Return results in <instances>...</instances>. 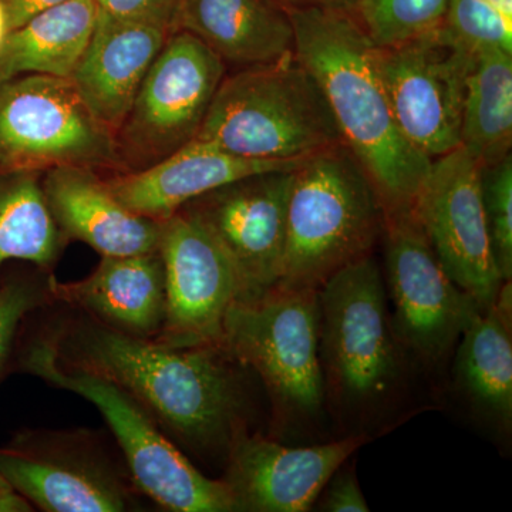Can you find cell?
<instances>
[{
  "label": "cell",
  "mask_w": 512,
  "mask_h": 512,
  "mask_svg": "<svg viewBox=\"0 0 512 512\" xmlns=\"http://www.w3.org/2000/svg\"><path fill=\"white\" fill-rule=\"evenodd\" d=\"M64 366L116 383L194 450L222 453L248 431L239 363L222 345L173 346L84 322L55 343Z\"/></svg>",
  "instance_id": "cell-1"
},
{
  "label": "cell",
  "mask_w": 512,
  "mask_h": 512,
  "mask_svg": "<svg viewBox=\"0 0 512 512\" xmlns=\"http://www.w3.org/2000/svg\"><path fill=\"white\" fill-rule=\"evenodd\" d=\"M319 360L326 410L338 437H382L416 416L417 372L390 320L383 272L372 256L318 292Z\"/></svg>",
  "instance_id": "cell-2"
},
{
  "label": "cell",
  "mask_w": 512,
  "mask_h": 512,
  "mask_svg": "<svg viewBox=\"0 0 512 512\" xmlns=\"http://www.w3.org/2000/svg\"><path fill=\"white\" fill-rule=\"evenodd\" d=\"M293 53L328 101L343 144L375 185L386 215L410 214L431 167L394 119L377 46L353 13L288 9Z\"/></svg>",
  "instance_id": "cell-3"
},
{
  "label": "cell",
  "mask_w": 512,
  "mask_h": 512,
  "mask_svg": "<svg viewBox=\"0 0 512 512\" xmlns=\"http://www.w3.org/2000/svg\"><path fill=\"white\" fill-rule=\"evenodd\" d=\"M315 289L276 285L229 309L221 345L254 370L271 403L272 439L312 444L330 423L319 360Z\"/></svg>",
  "instance_id": "cell-4"
},
{
  "label": "cell",
  "mask_w": 512,
  "mask_h": 512,
  "mask_svg": "<svg viewBox=\"0 0 512 512\" xmlns=\"http://www.w3.org/2000/svg\"><path fill=\"white\" fill-rule=\"evenodd\" d=\"M384 220L375 185L345 144L306 158L293 170L278 285L319 291L346 266L372 256Z\"/></svg>",
  "instance_id": "cell-5"
},
{
  "label": "cell",
  "mask_w": 512,
  "mask_h": 512,
  "mask_svg": "<svg viewBox=\"0 0 512 512\" xmlns=\"http://www.w3.org/2000/svg\"><path fill=\"white\" fill-rule=\"evenodd\" d=\"M194 140L271 161L303 160L343 143L319 84L295 53L224 77Z\"/></svg>",
  "instance_id": "cell-6"
},
{
  "label": "cell",
  "mask_w": 512,
  "mask_h": 512,
  "mask_svg": "<svg viewBox=\"0 0 512 512\" xmlns=\"http://www.w3.org/2000/svg\"><path fill=\"white\" fill-rule=\"evenodd\" d=\"M28 372L93 403L119 441L137 487L168 511L234 512L224 480H212L164 436L158 421L116 383L64 366L55 342H37L25 357Z\"/></svg>",
  "instance_id": "cell-7"
},
{
  "label": "cell",
  "mask_w": 512,
  "mask_h": 512,
  "mask_svg": "<svg viewBox=\"0 0 512 512\" xmlns=\"http://www.w3.org/2000/svg\"><path fill=\"white\" fill-rule=\"evenodd\" d=\"M382 239L394 335L420 375H436L484 311L444 271L412 212L386 215Z\"/></svg>",
  "instance_id": "cell-8"
},
{
  "label": "cell",
  "mask_w": 512,
  "mask_h": 512,
  "mask_svg": "<svg viewBox=\"0 0 512 512\" xmlns=\"http://www.w3.org/2000/svg\"><path fill=\"white\" fill-rule=\"evenodd\" d=\"M63 165L119 167L116 136L94 119L72 79L25 74L0 82V174Z\"/></svg>",
  "instance_id": "cell-9"
},
{
  "label": "cell",
  "mask_w": 512,
  "mask_h": 512,
  "mask_svg": "<svg viewBox=\"0 0 512 512\" xmlns=\"http://www.w3.org/2000/svg\"><path fill=\"white\" fill-rule=\"evenodd\" d=\"M225 77V62L200 39L173 32L116 134L121 167L141 170L197 136Z\"/></svg>",
  "instance_id": "cell-10"
},
{
  "label": "cell",
  "mask_w": 512,
  "mask_h": 512,
  "mask_svg": "<svg viewBox=\"0 0 512 512\" xmlns=\"http://www.w3.org/2000/svg\"><path fill=\"white\" fill-rule=\"evenodd\" d=\"M471 60L440 28L403 45L377 46V66L397 126L431 161L461 146Z\"/></svg>",
  "instance_id": "cell-11"
},
{
  "label": "cell",
  "mask_w": 512,
  "mask_h": 512,
  "mask_svg": "<svg viewBox=\"0 0 512 512\" xmlns=\"http://www.w3.org/2000/svg\"><path fill=\"white\" fill-rule=\"evenodd\" d=\"M481 168L461 146L431 161L412 214L447 275L487 311L504 281L485 221Z\"/></svg>",
  "instance_id": "cell-12"
},
{
  "label": "cell",
  "mask_w": 512,
  "mask_h": 512,
  "mask_svg": "<svg viewBox=\"0 0 512 512\" xmlns=\"http://www.w3.org/2000/svg\"><path fill=\"white\" fill-rule=\"evenodd\" d=\"M165 320L156 340L173 346L221 345L239 281L231 259L187 208L161 221Z\"/></svg>",
  "instance_id": "cell-13"
},
{
  "label": "cell",
  "mask_w": 512,
  "mask_h": 512,
  "mask_svg": "<svg viewBox=\"0 0 512 512\" xmlns=\"http://www.w3.org/2000/svg\"><path fill=\"white\" fill-rule=\"evenodd\" d=\"M292 178L293 170L251 175L183 207L204 222L227 252L238 276V301L258 298L281 281Z\"/></svg>",
  "instance_id": "cell-14"
},
{
  "label": "cell",
  "mask_w": 512,
  "mask_h": 512,
  "mask_svg": "<svg viewBox=\"0 0 512 512\" xmlns=\"http://www.w3.org/2000/svg\"><path fill=\"white\" fill-rule=\"evenodd\" d=\"M369 441L345 436L291 446L244 431L229 448L224 478L235 511H312L332 474Z\"/></svg>",
  "instance_id": "cell-15"
},
{
  "label": "cell",
  "mask_w": 512,
  "mask_h": 512,
  "mask_svg": "<svg viewBox=\"0 0 512 512\" xmlns=\"http://www.w3.org/2000/svg\"><path fill=\"white\" fill-rule=\"evenodd\" d=\"M451 389L471 420L498 444L512 436V281L473 320L451 356Z\"/></svg>",
  "instance_id": "cell-16"
},
{
  "label": "cell",
  "mask_w": 512,
  "mask_h": 512,
  "mask_svg": "<svg viewBox=\"0 0 512 512\" xmlns=\"http://www.w3.org/2000/svg\"><path fill=\"white\" fill-rule=\"evenodd\" d=\"M305 160H252L192 140L158 163L114 175L106 183L128 210L164 221L222 185L269 171L295 170Z\"/></svg>",
  "instance_id": "cell-17"
},
{
  "label": "cell",
  "mask_w": 512,
  "mask_h": 512,
  "mask_svg": "<svg viewBox=\"0 0 512 512\" xmlns=\"http://www.w3.org/2000/svg\"><path fill=\"white\" fill-rule=\"evenodd\" d=\"M168 35L160 26L99 10L92 39L70 79L94 119L114 136Z\"/></svg>",
  "instance_id": "cell-18"
},
{
  "label": "cell",
  "mask_w": 512,
  "mask_h": 512,
  "mask_svg": "<svg viewBox=\"0 0 512 512\" xmlns=\"http://www.w3.org/2000/svg\"><path fill=\"white\" fill-rule=\"evenodd\" d=\"M43 192L57 227L101 256L153 254L161 221L128 210L93 168L63 165L45 171Z\"/></svg>",
  "instance_id": "cell-19"
},
{
  "label": "cell",
  "mask_w": 512,
  "mask_h": 512,
  "mask_svg": "<svg viewBox=\"0 0 512 512\" xmlns=\"http://www.w3.org/2000/svg\"><path fill=\"white\" fill-rule=\"evenodd\" d=\"M50 292L89 312L107 328L156 339L165 320V276L160 254L103 256L92 275L73 284L50 281Z\"/></svg>",
  "instance_id": "cell-20"
},
{
  "label": "cell",
  "mask_w": 512,
  "mask_h": 512,
  "mask_svg": "<svg viewBox=\"0 0 512 512\" xmlns=\"http://www.w3.org/2000/svg\"><path fill=\"white\" fill-rule=\"evenodd\" d=\"M187 32L224 62L261 66L293 55L288 9L275 0H178L170 33Z\"/></svg>",
  "instance_id": "cell-21"
},
{
  "label": "cell",
  "mask_w": 512,
  "mask_h": 512,
  "mask_svg": "<svg viewBox=\"0 0 512 512\" xmlns=\"http://www.w3.org/2000/svg\"><path fill=\"white\" fill-rule=\"evenodd\" d=\"M0 476L49 512H120L130 505L126 485L86 457L59 450H0Z\"/></svg>",
  "instance_id": "cell-22"
},
{
  "label": "cell",
  "mask_w": 512,
  "mask_h": 512,
  "mask_svg": "<svg viewBox=\"0 0 512 512\" xmlns=\"http://www.w3.org/2000/svg\"><path fill=\"white\" fill-rule=\"evenodd\" d=\"M96 0H66L10 30L0 53V82L25 76L70 79L92 39Z\"/></svg>",
  "instance_id": "cell-23"
},
{
  "label": "cell",
  "mask_w": 512,
  "mask_h": 512,
  "mask_svg": "<svg viewBox=\"0 0 512 512\" xmlns=\"http://www.w3.org/2000/svg\"><path fill=\"white\" fill-rule=\"evenodd\" d=\"M511 143L512 53H480L467 73L461 147L484 167L510 156Z\"/></svg>",
  "instance_id": "cell-24"
},
{
  "label": "cell",
  "mask_w": 512,
  "mask_h": 512,
  "mask_svg": "<svg viewBox=\"0 0 512 512\" xmlns=\"http://www.w3.org/2000/svg\"><path fill=\"white\" fill-rule=\"evenodd\" d=\"M40 174H0V266L10 259L49 266L59 252L62 231L47 205Z\"/></svg>",
  "instance_id": "cell-25"
},
{
  "label": "cell",
  "mask_w": 512,
  "mask_h": 512,
  "mask_svg": "<svg viewBox=\"0 0 512 512\" xmlns=\"http://www.w3.org/2000/svg\"><path fill=\"white\" fill-rule=\"evenodd\" d=\"M450 0H357L355 16L379 47L403 45L439 29Z\"/></svg>",
  "instance_id": "cell-26"
},
{
  "label": "cell",
  "mask_w": 512,
  "mask_h": 512,
  "mask_svg": "<svg viewBox=\"0 0 512 512\" xmlns=\"http://www.w3.org/2000/svg\"><path fill=\"white\" fill-rule=\"evenodd\" d=\"M440 30L468 55L512 53V22L485 0H450Z\"/></svg>",
  "instance_id": "cell-27"
},
{
  "label": "cell",
  "mask_w": 512,
  "mask_h": 512,
  "mask_svg": "<svg viewBox=\"0 0 512 512\" xmlns=\"http://www.w3.org/2000/svg\"><path fill=\"white\" fill-rule=\"evenodd\" d=\"M481 197L495 265L512 281V158L481 168Z\"/></svg>",
  "instance_id": "cell-28"
},
{
  "label": "cell",
  "mask_w": 512,
  "mask_h": 512,
  "mask_svg": "<svg viewBox=\"0 0 512 512\" xmlns=\"http://www.w3.org/2000/svg\"><path fill=\"white\" fill-rule=\"evenodd\" d=\"M350 460V458H349ZM348 460V461H349ZM342 464L329 478L312 510L322 512H369L365 495L357 480L355 463Z\"/></svg>",
  "instance_id": "cell-29"
},
{
  "label": "cell",
  "mask_w": 512,
  "mask_h": 512,
  "mask_svg": "<svg viewBox=\"0 0 512 512\" xmlns=\"http://www.w3.org/2000/svg\"><path fill=\"white\" fill-rule=\"evenodd\" d=\"M39 302V293L28 285L9 284L0 289V369L20 320Z\"/></svg>",
  "instance_id": "cell-30"
},
{
  "label": "cell",
  "mask_w": 512,
  "mask_h": 512,
  "mask_svg": "<svg viewBox=\"0 0 512 512\" xmlns=\"http://www.w3.org/2000/svg\"><path fill=\"white\" fill-rule=\"evenodd\" d=\"M99 10L114 18L160 26L170 32L178 0H96Z\"/></svg>",
  "instance_id": "cell-31"
},
{
  "label": "cell",
  "mask_w": 512,
  "mask_h": 512,
  "mask_svg": "<svg viewBox=\"0 0 512 512\" xmlns=\"http://www.w3.org/2000/svg\"><path fill=\"white\" fill-rule=\"evenodd\" d=\"M8 12L10 30L19 28L43 10L60 5L66 0H2Z\"/></svg>",
  "instance_id": "cell-32"
},
{
  "label": "cell",
  "mask_w": 512,
  "mask_h": 512,
  "mask_svg": "<svg viewBox=\"0 0 512 512\" xmlns=\"http://www.w3.org/2000/svg\"><path fill=\"white\" fill-rule=\"evenodd\" d=\"M285 9H330L343 10V12L353 13L357 6V0H275Z\"/></svg>",
  "instance_id": "cell-33"
},
{
  "label": "cell",
  "mask_w": 512,
  "mask_h": 512,
  "mask_svg": "<svg viewBox=\"0 0 512 512\" xmlns=\"http://www.w3.org/2000/svg\"><path fill=\"white\" fill-rule=\"evenodd\" d=\"M29 501L15 490L2 491L0 493V512H25L30 511Z\"/></svg>",
  "instance_id": "cell-34"
},
{
  "label": "cell",
  "mask_w": 512,
  "mask_h": 512,
  "mask_svg": "<svg viewBox=\"0 0 512 512\" xmlns=\"http://www.w3.org/2000/svg\"><path fill=\"white\" fill-rule=\"evenodd\" d=\"M10 33L8 12H6L5 5L0 0V53H2L3 46H5L6 39Z\"/></svg>",
  "instance_id": "cell-35"
},
{
  "label": "cell",
  "mask_w": 512,
  "mask_h": 512,
  "mask_svg": "<svg viewBox=\"0 0 512 512\" xmlns=\"http://www.w3.org/2000/svg\"><path fill=\"white\" fill-rule=\"evenodd\" d=\"M485 2L493 6L494 9H497L504 18L512 22V0H485Z\"/></svg>",
  "instance_id": "cell-36"
},
{
  "label": "cell",
  "mask_w": 512,
  "mask_h": 512,
  "mask_svg": "<svg viewBox=\"0 0 512 512\" xmlns=\"http://www.w3.org/2000/svg\"><path fill=\"white\" fill-rule=\"evenodd\" d=\"M10 490H13V488L10 487V485L8 483H6L5 478L0 476V493H2V491H10Z\"/></svg>",
  "instance_id": "cell-37"
}]
</instances>
